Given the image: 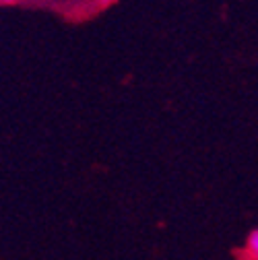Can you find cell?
Here are the masks:
<instances>
[{"mask_svg": "<svg viewBox=\"0 0 258 260\" xmlns=\"http://www.w3.org/2000/svg\"><path fill=\"white\" fill-rule=\"evenodd\" d=\"M236 258L238 260H258V230H252L246 236V242L242 244V248L236 250Z\"/></svg>", "mask_w": 258, "mask_h": 260, "instance_id": "cell-1", "label": "cell"}]
</instances>
